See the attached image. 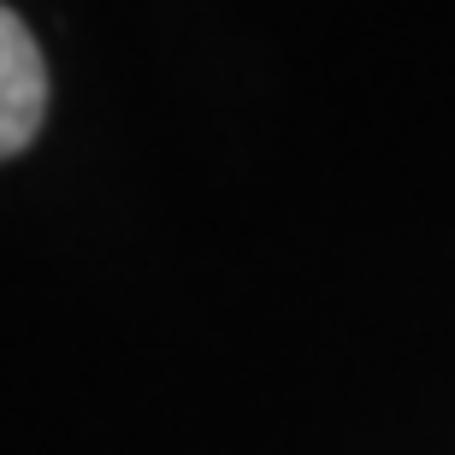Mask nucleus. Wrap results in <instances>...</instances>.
Here are the masks:
<instances>
[{"label": "nucleus", "mask_w": 455, "mask_h": 455, "mask_svg": "<svg viewBox=\"0 0 455 455\" xmlns=\"http://www.w3.org/2000/svg\"><path fill=\"white\" fill-rule=\"evenodd\" d=\"M48 113V66L30 42L24 18L0 6V160L24 154Z\"/></svg>", "instance_id": "f257e3e1"}]
</instances>
